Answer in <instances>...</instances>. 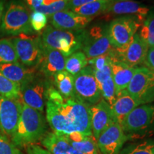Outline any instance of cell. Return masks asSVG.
Returning <instances> with one entry per match:
<instances>
[{"label": "cell", "instance_id": "9c48e42d", "mask_svg": "<svg viewBox=\"0 0 154 154\" xmlns=\"http://www.w3.org/2000/svg\"><path fill=\"white\" fill-rule=\"evenodd\" d=\"M74 91L76 97L89 107L102 99L91 66H87L74 76Z\"/></svg>", "mask_w": 154, "mask_h": 154}, {"label": "cell", "instance_id": "603a6c76", "mask_svg": "<svg viewBox=\"0 0 154 154\" xmlns=\"http://www.w3.org/2000/svg\"><path fill=\"white\" fill-rule=\"evenodd\" d=\"M138 102L126 91L121 92L117 95L115 103L111 106L113 118L116 122L121 124L122 121L131 111L138 107Z\"/></svg>", "mask_w": 154, "mask_h": 154}, {"label": "cell", "instance_id": "ac0fdd59", "mask_svg": "<svg viewBox=\"0 0 154 154\" xmlns=\"http://www.w3.org/2000/svg\"><path fill=\"white\" fill-rule=\"evenodd\" d=\"M49 18L53 27L63 30L85 29L93 19V17L81 16L69 9L58 11Z\"/></svg>", "mask_w": 154, "mask_h": 154}, {"label": "cell", "instance_id": "8992f818", "mask_svg": "<svg viewBox=\"0 0 154 154\" xmlns=\"http://www.w3.org/2000/svg\"><path fill=\"white\" fill-rule=\"evenodd\" d=\"M126 91L140 105L154 101V72L146 66L137 67Z\"/></svg>", "mask_w": 154, "mask_h": 154}, {"label": "cell", "instance_id": "7a4b0ae2", "mask_svg": "<svg viewBox=\"0 0 154 154\" xmlns=\"http://www.w3.org/2000/svg\"><path fill=\"white\" fill-rule=\"evenodd\" d=\"M22 103L20 118L11 138V142L17 148L33 145L42 140L47 131V120L43 113Z\"/></svg>", "mask_w": 154, "mask_h": 154}, {"label": "cell", "instance_id": "8d00e7d4", "mask_svg": "<svg viewBox=\"0 0 154 154\" xmlns=\"http://www.w3.org/2000/svg\"><path fill=\"white\" fill-rule=\"evenodd\" d=\"M6 7V0H0V24H1L2 19L5 12Z\"/></svg>", "mask_w": 154, "mask_h": 154}, {"label": "cell", "instance_id": "ba28073f", "mask_svg": "<svg viewBox=\"0 0 154 154\" xmlns=\"http://www.w3.org/2000/svg\"><path fill=\"white\" fill-rule=\"evenodd\" d=\"M49 79L43 75H34L21 86L19 101L32 109L43 113L47 102V94L51 85Z\"/></svg>", "mask_w": 154, "mask_h": 154}, {"label": "cell", "instance_id": "6da1fadb", "mask_svg": "<svg viewBox=\"0 0 154 154\" xmlns=\"http://www.w3.org/2000/svg\"><path fill=\"white\" fill-rule=\"evenodd\" d=\"M46 106L47 121L54 132H80L93 136L90 107L79 99H66L51 85L47 91Z\"/></svg>", "mask_w": 154, "mask_h": 154}, {"label": "cell", "instance_id": "d6986e66", "mask_svg": "<svg viewBox=\"0 0 154 154\" xmlns=\"http://www.w3.org/2000/svg\"><path fill=\"white\" fill-rule=\"evenodd\" d=\"M149 11V7L138 2L133 0H113L111 2L103 14L134 16L143 24Z\"/></svg>", "mask_w": 154, "mask_h": 154}, {"label": "cell", "instance_id": "4dcf8cb0", "mask_svg": "<svg viewBox=\"0 0 154 154\" xmlns=\"http://www.w3.org/2000/svg\"><path fill=\"white\" fill-rule=\"evenodd\" d=\"M48 17L39 11H34L30 15V24L34 32H40L47 26Z\"/></svg>", "mask_w": 154, "mask_h": 154}, {"label": "cell", "instance_id": "484cf974", "mask_svg": "<svg viewBox=\"0 0 154 154\" xmlns=\"http://www.w3.org/2000/svg\"><path fill=\"white\" fill-rule=\"evenodd\" d=\"M120 154H154V138H143L127 144Z\"/></svg>", "mask_w": 154, "mask_h": 154}, {"label": "cell", "instance_id": "8fae6325", "mask_svg": "<svg viewBox=\"0 0 154 154\" xmlns=\"http://www.w3.org/2000/svg\"><path fill=\"white\" fill-rule=\"evenodd\" d=\"M112 49L108 35L107 26H94L86 30L82 50L88 61L105 54Z\"/></svg>", "mask_w": 154, "mask_h": 154}, {"label": "cell", "instance_id": "f546056e", "mask_svg": "<svg viewBox=\"0 0 154 154\" xmlns=\"http://www.w3.org/2000/svg\"><path fill=\"white\" fill-rule=\"evenodd\" d=\"M138 34L149 48L154 47V12L153 11L148 14Z\"/></svg>", "mask_w": 154, "mask_h": 154}, {"label": "cell", "instance_id": "cb8c5ba5", "mask_svg": "<svg viewBox=\"0 0 154 154\" xmlns=\"http://www.w3.org/2000/svg\"><path fill=\"white\" fill-rule=\"evenodd\" d=\"M53 78L56 88L63 97L66 99L77 98L74 91V76L64 70L56 74Z\"/></svg>", "mask_w": 154, "mask_h": 154}, {"label": "cell", "instance_id": "5b68a950", "mask_svg": "<svg viewBox=\"0 0 154 154\" xmlns=\"http://www.w3.org/2000/svg\"><path fill=\"white\" fill-rule=\"evenodd\" d=\"M34 31L30 24L28 9L19 0H11L6 5L1 24L0 35H32Z\"/></svg>", "mask_w": 154, "mask_h": 154}, {"label": "cell", "instance_id": "44dd1931", "mask_svg": "<svg viewBox=\"0 0 154 154\" xmlns=\"http://www.w3.org/2000/svg\"><path fill=\"white\" fill-rule=\"evenodd\" d=\"M44 149L51 154H84L72 147L60 135L55 132L47 133L42 138Z\"/></svg>", "mask_w": 154, "mask_h": 154}, {"label": "cell", "instance_id": "277c9868", "mask_svg": "<svg viewBox=\"0 0 154 154\" xmlns=\"http://www.w3.org/2000/svg\"><path fill=\"white\" fill-rule=\"evenodd\" d=\"M128 140H140L154 136V105L138 106L121 124Z\"/></svg>", "mask_w": 154, "mask_h": 154}, {"label": "cell", "instance_id": "9a60e30c", "mask_svg": "<svg viewBox=\"0 0 154 154\" xmlns=\"http://www.w3.org/2000/svg\"><path fill=\"white\" fill-rule=\"evenodd\" d=\"M108 53L110 57L112 78L114 82L117 97V95L121 92L126 90L137 67L131 66L121 61L118 58L114 48L111 49Z\"/></svg>", "mask_w": 154, "mask_h": 154}, {"label": "cell", "instance_id": "e575fe53", "mask_svg": "<svg viewBox=\"0 0 154 154\" xmlns=\"http://www.w3.org/2000/svg\"><path fill=\"white\" fill-rule=\"evenodd\" d=\"M96 1H99V0H68V8L71 10L75 7Z\"/></svg>", "mask_w": 154, "mask_h": 154}, {"label": "cell", "instance_id": "2e32d148", "mask_svg": "<svg viewBox=\"0 0 154 154\" xmlns=\"http://www.w3.org/2000/svg\"><path fill=\"white\" fill-rule=\"evenodd\" d=\"M91 128L92 135L96 140L100 134L114 122L111 106L102 99L95 105L90 107Z\"/></svg>", "mask_w": 154, "mask_h": 154}, {"label": "cell", "instance_id": "83f0119b", "mask_svg": "<svg viewBox=\"0 0 154 154\" xmlns=\"http://www.w3.org/2000/svg\"><path fill=\"white\" fill-rule=\"evenodd\" d=\"M0 96L7 99L19 100L21 97V86L11 82L0 72Z\"/></svg>", "mask_w": 154, "mask_h": 154}, {"label": "cell", "instance_id": "3957f363", "mask_svg": "<svg viewBox=\"0 0 154 154\" xmlns=\"http://www.w3.org/2000/svg\"><path fill=\"white\" fill-rule=\"evenodd\" d=\"M86 34V29L63 30L47 26L40 38L44 46L58 50L66 58L82 49Z\"/></svg>", "mask_w": 154, "mask_h": 154}, {"label": "cell", "instance_id": "1f68e13d", "mask_svg": "<svg viewBox=\"0 0 154 154\" xmlns=\"http://www.w3.org/2000/svg\"><path fill=\"white\" fill-rule=\"evenodd\" d=\"M0 154H22L19 148L5 135L0 136Z\"/></svg>", "mask_w": 154, "mask_h": 154}, {"label": "cell", "instance_id": "d6a6232c", "mask_svg": "<svg viewBox=\"0 0 154 154\" xmlns=\"http://www.w3.org/2000/svg\"><path fill=\"white\" fill-rule=\"evenodd\" d=\"M143 63L146 67L154 72V47H150L148 50Z\"/></svg>", "mask_w": 154, "mask_h": 154}, {"label": "cell", "instance_id": "836d02e7", "mask_svg": "<svg viewBox=\"0 0 154 154\" xmlns=\"http://www.w3.org/2000/svg\"><path fill=\"white\" fill-rule=\"evenodd\" d=\"M26 153L27 154H51L47 149L42 146L35 145H30L26 148Z\"/></svg>", "mask_w": 154, "mask_h": 154}, {"label": "cell", "instance_id": "7402d4cb", "mask_svg": "<svg viewBox=\"0 0 154 154\" xmlns=\"http://www.w3.org/2000/svg\"><path fill=\"white\" fill-rule=\"evenodd\" d=\"M56 133V132H55ZM64 138L72 147L84 154H99L98 147L93 139V136H88L80 132L66 134L57 133Z\"/></svg>", "mask_w": 154, "mask_h": 154}, {"label": "cell", "instance_id": "52a82bcc", "mask_svg": "<svg viewBox=\"0 0 154 154\" xmlns=\"http://www.w3.org/2000/svg\"><path fill=\"white\" fill-rule=\"evenodd\" d=\"M141 25L134 16H121L111 21L107 32L112 47L119 49L126 47Z\"/></svg>", "mask_w": 154, "mask_h": 154}, {"label": "cell", "instance_id": "d4e9b609", "mask_svg": "<svg viewBox=\"0 0 154 154\" xmlns=\"http://www.w3.org/2000/svg\"><path fill=\"white\" fill-rule=\"evenodd\" d=\"M111 1L113 0H99L75 7L71 10L81 16L93 17L100 14H103Z\"/></svg>", "mask_w": 154, "mask_h": 154}, {"label": "cell", "instance_id": "d590c367", "mask_svg": "<svg viewBox=\"0 0 154 154\" xmlns=\"http://www.w3.org/2000/svg\"><path fill=\"white\" fill-rule=\"evenodd\" d=\"M43 0H24L28 7L33 11H36L42 6Z\"/></svg>", "mask_w": 154, "mask_h": 154}, {"label": "cell", "instance_id": "7c38bea8", "mask_svg": "<svg viewBox=\"0 0 154 154\" xmlns=\"http://www.w3.org/2000/svg\"><path fill=\"white\" fill-rule=\"evenodd\" d=\"M127 140L121 126L114 121L100 134L96 145L101 154H120Z\"/></svg>", "mask_w": 154, "mask_h": 154}, {"label": "cell", "instance_id": "30bf717a", "mask_svg": "<svg viewBox=\"0 0 154 154\" xmlns=\"http://www.w3.org/2000/svg\"><path fill=\"white\" fill-rule=\"evenodd\" d=\"M11 41L18 59L24 66L31 68L38 66L42 53L40 36L20 34Z\"/></svg>", "mask_w": 154, "mask_h": 154}, {"label": "cell", "instance_id": "e0dca14e", "mask_svg": "<svg viewBox=\"0 0 154 154\" xmlns=\"http://www.w3.org/2000/svg\"><path fill=\"white\" fill-rule=\"evenodd\" d=\"M42 58L38 63V71L44 77L50 79L57 73L65 70L66 58L58 50L45 47L42 44Z\"/></svg>", "mask_w": 154, "mask_h": 154}, {"label": "cell", "instance_id": "f1b7e54d", "mask_svg": "<svg viewBox=\"0 0 154 154\" xmlns=\"http://www.w3.org/2000/svg\"><path fill=\"white\" fill-rule=\"evenodd\" d=\"M18 57L11 39H0V64L15 63L18 61Z\"/></svg>", "mask_w": 154, "mask_h": 154}, {"label": "cell", "instance_id": "4316f807", "mask_svg": "<svg viewBox=\"0 0 154 154\" xmlns=\"http://www.w3.org/2000/svg\"><path fill=\"white\" fill-rule=\"evenodd\" d=\"M88 61L83 51H78L66 57L65 63V71L72 76L79 73L88 66Z\"/></svg>", "mask_w": 154, "mask_h": 154}, {"label": "cell", "instance_id": "ffe728a7", "mask_svg": "<svg viewBox=\"0 0 154 154\" xmlns=\"http://www.w3.org/2000/svg\"><path fill=\"white\" fill-rule=\"evenodd\" d=\"M0 72L8 79L20 86L36 74L35 69L24 66L18 61L2 63L0 64Z\"/></svg>", "mask_w": 154, "mask_h": 154}, {"label": "cell", "instance_id": "4fadbf2b", "mask_svg": "<svg viewBox=\"0 0 154 154\" xmlns=\"http://www.w3.org/2000/svg\"><path fill=\"white\" fill-rule=\"evenodd\" d=\"M22 103L19 100L0 96V128L7 137L11 138L18 124Z\"/></svg>", "mask_w": 154, "mask_h": 154}, {"label": "cell", "instance_id": "74e56055", "mask_svg": "<svg viewBox=\"0 0 154 154\" xmlns=\"http://www.w3.org/2000/svg\"><path fill=\"white\" fill-rule=\"evenodd\" d=\"M3 135H5L3 134V132L2 131V130H1V128H0V136H3Z\"/></svg>", "mask_w": 154, "mask_h": 154}, {"label": "cell", "instance_id": "5bb4252c", "mask_svg": "<svg viewBox=\"0 0 154 154\" xmlns=\"http://www.w3.org/2000/svg\"><path fill=\"white\" fill-rule=\"evenodd\" d=\"M149 49L148 44L136 32L126 47L115 50L121 61L131 66L136 67L144 63Z\"/></svg>", "mask_w": 154, "mask_h": 154}]
</instances>
